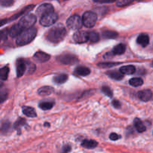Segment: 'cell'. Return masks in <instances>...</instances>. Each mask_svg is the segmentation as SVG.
Instances as JSON below:
<instances>
[{
  "label": "cell",
  "mask_w": 153,
  "mask_h": 153,
  "mask_svg": "<svg viewBox=\"0 0 153 153\" xmlns=\"http://www.w3.org/2000/svg\"><path fill=\"white\" fill-rule=\"evenodd\" d=\"M102 91L103 94H105L108 97H112V96H113V92H112L111 89L108 86H103L102 88Z\"/></svg>",
  "instance_id": "29"
},
{
  "label": "cell",
  "mask_w": 153,
  "mask_h": 153,
  "mask_svg": "<svg viewBox=\"0 0 153 153\" xmlns=\"http://www.w3.org/2000/svg\"><path fill=\"white\" fill-rule=\"evenodd\" d=\"M143 81L141 78H132L129 80V85L133 87H140L143 85Z\"/></svg>",
  "instance_id": "26"
},
{
  "label": "cell",
  "mask_w": 153,
  "mask_h": 153,
  "mask_svg": "<svg viewBox=\"0 0 153 153\" xmlns=\"http://www.w3.org/2000/svg\"><path fill=\"white\" fill-rule=\"evenodd\" d=\"M117 64H119V63H100L98 64V66L100 67H102V68H108V67H114Z\"/></svg>",
  "instance_id": "34"
},
{
  "label": "cell",
  "mask_w": 153,
  "mask_h": 153,
  "mask_svg": "<svg viewBox=\"0 0 153 153\" xmlns=\"http://www.w3.org/2000/svg\"><path fill=\"white\" fill-rule=\"evenodd\" d=\"M54 12V7L49 3H44L42 4L37 7V10H36V13L37 16H43L44 15L48 14V13H53Z\"/></svg>",
  "instance_id": "8"
},
{
  "label": "cell",
  "mask_w": 153,
  "mask_h": 153,
  "mask_svg": "<svg viewBox=\"0 0 153 153\" xmlns=\"http://www.w3.org/2000/svg\"><path fill=\"white\" fill-rule=\"evenodd\" d=\"M57 20H58V14L53 12V13H48L41 16L40 19V23L44 27H49L55 23Z\"/></svg>",
  "instance_id": "6"
},
{
  "label": "cell",
  "mask_w": 153,
  "mask_h": 153,
  "mask_svg": "<svg viewBox=\"0 0 153 153\" xmlns=\"http://www.w3.org/2000/svg\"><path fill=\"white\" fill-rule=\"evenodd\" d=\"M25 70H26V64L22 61L21 63L18 64L17 67H16V76L18 78L22 76L25 73Z\"/></svg>",
  "instance_id": "22"
},
{
  "label": "cell",
  "mask_w": 153,
  "mask_h": 153,
  "mask_svg": "<svg viewBox=\"0 0 153 153\" xmlns=\"http://www.w3.org/2000/svg\"><path fill=\"white\" fill-rule=\"evenodd\" d=\"M75 73L80 76H86L91 73V70L86 67L80 66V67H76L75 70Z\"/></svg>",
  "instance_id": "16"
},
{
  "label": "cell",
  "mask_w": 153,
  "mask_h": 153,
  "mask_svg": "<svg viewBox=\"0 0 153 153\" xmlns=\"http://www.w3.org/2000/svg\"><path fill=\"white\" fill-rule=\"evenodd\" d=\"M34 59L36 61L39 63H44L46 61H49V58H50V55L49 54L46 53V52H43L40 51V52H37L34 55Z\"/></svg>",
  "instance_id": "10"
},
{
  "label": "cell",
  "mask_w": 153,
  "mask_h": 153,
  "mask_svg": "<svg viewBox=\"0 0 153 153\" xmlns=\"http://www.w3.org/2000/svg\"><path fill=\"white\" fill-rule=\"evenodd\" d=\"M54 92L53 88L49 86H43L42 88H39L37 91V94L42 97H46V96L51 95Z\"/></svg>",
  "instance_id": "13"
},
{
  "label": "cell",
  "mask_w": 153,
  "mask_h": 153,
  "mask_svg": "<svg viewBox=\"0 0 153 153\" xmlns=\"http://www.w3.org/2000/svg\"><path fill=\"white\" fill-rule=\"evenodd\" d=\"M14 3L13 0H0V5L3 7H9Z\"/></svg>",
  "instance_id": "32"
},
{
  "label": "cell",
  "mask_w": 153,
  "mask_h": 153,
  "mask_svg": "<svg viewBox=\"0 0 153 153\" xmlns=\"http://www.w3.org/2000/svg\"><path fill=\"white\" fill-rule=\"evenodd\" d=\"M100 40V35L98 33L95 31H91L88 33V40L93 42V43H97Z\"/></svg>",
  "instance_id": "28"
},
{
  "label": "cell",
  "mask_w": 153,
  "mask_h": 153,
  "mask_svg": "<svg viewBox=\"0 0 153 153\" xmlns=\"http://www.w3.org/2000/svg\"><path fill=\"white\" fill-rule=\"evenodd\" d=\"M97 145L98 143L94 140H84L82 143V146L87 149H94L97 147Z\"/></svg>",
  "instance_id": "20"
},
{
  "label": "cell",
  "mask_w": 153,
  "mask_h": 153,
  "mask_svg": "<svg viewBox=\"0 0 153 153\" xmlns=\"http://www.w3.org/2000/svg\"><path fill=\"white\" fill-rule=\"evenodd\" d=\"M137 43L143 47H146L149 45V37L147 34H140L137 39Z\"/></svg>",
  "instance_id": "12"
},
{
  "label": "cell",
  "mask_w": 153,
  "mask_h": 153,
  "mask_svg": "<svg viewBox=\"0 0 153 153\" xmlns=\"http://www.w3.org/2000/svg\"><path fill=\"white\" fill-rule=\"evenodd\" d=\"M8 97L7 91H0V104L5 101Z\"/></svg>",
  "instance_id": "35"
},
{
  "label": "cell",
  "mask_w": 153,
  "mask_h": 153,
  "mask_svg": "<svg viewBox=\"0 0 153 153\" xmlns=\"http://www.w3.org/2000/svg\"><path fill=\"white\" fill-rule=\"evenodd\" d=\"M137 97L141 101L143 102H148L152 99V93L150 90L145 89L143 91H139L137 93Z\"/></svg>",
  "instance_id": "11"
},
{
  "label": "cell",
  "mask_w": 153,
  "mask_h": 153,
  "mask_svg": "<svg viewBox=\"0 0 153 153\" xmlns=\"http://www.w3.org/2000/svg\"><path fill=\"white\" fill-rule=\"evenodd\" d=\"M7 34H8V31H7V28H5V29L0 31V41L6 40Z\"/></svg>",
  "instance_id": "36"
},
{
  "label": "cell",
  "mask_w": 153,
  "mask_h": 153,
  "mask_svg": "<svg viewBox=\"0 0 153 153\" xmlns=\"http://www.w3.org/2000/svg\"><path fill=\"white\" fill-rule=\"evenodd\" d=\"M10 123L9 122H5L2 124L1 128H0V132L1 133H6L10 128Z\"/></svg>",
  "instance_id": "31"
},
{
  "label": "cell",
  "mask_w": 153,
  "mask_h": 153,
  "mask_svg": "<svg viewBox=\"0 0 153 153\" xmlns=\"http://www.w3.org/2000/svg\"><path fill=\"white\" fill-rule=\"evenodd\" d=\"M73 40L78 43H84L88 40V33L85 31H78L73 34Z\"/></svg>",
  "instance_id": "9"
},
{
  "label": "cell",
  "mask_w": 153,
  "mask_h": 153,
  "mask_svg": "<svg viewBox=\"0 0 153 153\" xmlns=\"http://www.w3.org/2000/svg\"><path fill=\"white\" fill-rule=\"evenodd\" d=\"M134 127H135L136 130H137L138 132H144L146 131V126L143 125V123H142V121L140 120L139 118H135L134 120Z\"/></svg>",
  "instance_id": "18"
},
{
  "label": "cell",
  "mask_w": 153,
  "mask_h": 153,
  "mask_svg": "<svg viewBox=\"0 0 153 153\" xmlns=\"http://www.w3.org/2000/svg\"><path fill=\"white\" fill-rule=\"evenodd\" d=\"M36 21H37V18L34 14L28 13V14H25V16H22L17 24L23 31L25 30L31 28L35 24Z\"/></svg>",
  "instance_id": "3"
},
{
  "label": "cell",
  "mask_w": 153,
  "mask_h": 153,
  "mask_svg": "<svg viewBox=\"0 0 153 153\" xmlns=\"http://www.w3.org/2000/svg\"><path fill=\"white\" fill-rule=\"evenodd\" d=\"M102 36L104 38L106 39H114L118 37V33L116 32V31L106 30V31L102 32Z\"/></svg>",
  "instance_id": "25"
},
{
  "label": "cell",
  "mask_w": 153,
  "mask_h": 153,
  "mask_svg": "<svg viewBox=\"0 0 153 153\" xmlns=\"http://www.w3.org/2000/svg\"><path fill=\"white\" fill-rule=\"evenodd\" d=\"M82 24L87 28H92L97 21V15L93 11H86L82 18Z\"/></svg>",
  "instance_id": "4"
},
{
  "label": "cell",
  "mask_w": 153,
  "mask_h": 153,
  "mask_svg": "<svg viewBox=\"0 0 153 153\" xmlns=\"http://www.w3.org/2000/svg\"><path fill=\"white\" fill-rule=\"evenodd\" d=\"M67 35V30L61 25H55L52 27L46 34V39L49 42L53 43H60Z\"/></svg>",
  "instance_id": "1"
},
{
  "label": "cell",
  "mask_w": 153,
  "mask_h": 153,
  "mask_svg": "<svg viewBox=\"0 0 153 153\" xmlns=\"http://www.w3.org/2000/svg\"><path fill=\"white\" fill-rule=\"evenodd\" d=\"M71 150V146L70 145H66L63 147V153H67Z\"/></svg>",
  "instance_id": "39"
},
{
  "label": "cell",
  "mask_w": 153,
  "mask_h": 153,
  "mask_svg": "<svg viewBox=\"0 0 153 153\" xmlns=\"http://www.w3.org/2000/svg\"><path fill=\"white\" fill-rule=\"evenodd\" d=\"M22 32V30L21 29L20 27L18 25V24H16L10 28L8 31V34L11 37H17Z\"/></svg>",
  "instance_id": "14"
},
{
  "label": "cell",
  "mask_w": 153,
  "mask_h": 153,
  "mask_svg": "<svg viewBox=\"0 0 153 153\" xmlns=\"http://www.w3.org/2000/svg\"><path fill=\"white\" fill-rule=\"evenodd\" d=\"M106 74L112 79L114 80H122L123 79V75L120 73V71H117V70H112V71L107 72Z\"/></svg>",
  "instance_id": "17"
},
{
  "label": "cell",
  "mask_w": 153,
  "mask_h": 153,
  "mask_svg": "<svg viewBox=\"0 0 153 153\" xmlns=\"http://www.w3.org/2000/svg\"><path fill=\"white\" fill-rule=\"evenodd\" d=\"M135 71H136L135 67L132 65L123 66V67H120V72L123 75L134 74V73H135Z\"/></svg>",
  "instance_id": "15"
},
{
  "label": "cell",
  "mask_w": 153,
  "mask_h": 153,
  "mask_svg": "<svg viewBox=\"0 0 153 153\" xmlns=\"http://www.w3.org/2000/svg\"><path fill=\"white\" fill-rule=\"evenodd\" d=\"M120 136L118 135L116 133H111L110 134V139L112 140H117L118 139H120Z\"/></svg>",
  "instance_id": "38"
},
{
  "label": "cell",
  "mask_w": 153,
  "mask_h": 153,
  "mask_svg": "<svg viewBox=\"0 0 153 153\" xmlns=\"http://www.w3.org/2000/svg\"><path fill=\"white\" fill-rule=\"evenodd\" d=\"M55 102H49V101H43L39 104V107L43 111L50 110L53 108Z\"/></svg>",
  "instance_id": "24"
},
{
  "label": "cell",
  "mask_w": 153,
  "mask_h": 153,
  "mask_svg": "<svg viewBox=\"0 0 153 153\" xmlns=\"http://www.w3.org/2000/svg\"><path fill=\"white\" fill-rule=\"evenodd\" d=\"M112 105H113V106L114 108H120L121 107V103L120 102L118 101V100H113V102H112Z\"/></svg>",
  "instance_id": "37"
},
{
  "label": "cell",
  "mask_w": 153,
  "mask_h": 153,
  "mask_svg": "<svg viewBox=\"0 0 153 153\" xmlns=\"http://www.w3.org/2000/svg\"><path fill=\"white\" fill-rule=\"evenodd\" d=\"M67 25L68 28L73 30H79L82 27V18L79 15H73L67 20Z\"/></svg>",
  "instance_id": "5"
},
{
  "label": "cell",
  "mask_w": 153,
  "mask_h": 153,
  "mask_svg": "<svg viewBox=\"0 0 153 153\" xmlns=\"http://www.w3.org/2000/svg\"><path fill=\"white\" fill-rule=\"evenodd\" d=\"M125 51L126 45L123 44V43H120V44L114 46V48L112 50L111 54H114V55H122L125 52Z\"/></svg>",
  "instance_id": "21"
},
{
  "label": "cell",
  "mask_w": 153,
  "mask_h": 153,
  "mask_svg": "<svg viewBox=\"0 0 153 153\" xmlns=\"http://www.w3.org/2000/svg\"><path fill=\"white\" fill-rule=\"evenodd\" d=\"M133 2V1H128V0H121V1H117V5L118 7H124V6H126L128 4H131Z\"/></svg>",
  "instance_id": "33"
},
{
  "label": "cell",
  "mask_w": 153,
  "mask_h": 153,
  "mask_svg": "<svg viewBox=\"0 0 153 153\" xmlns=\"http://www.w3.org/2000/svg\"><path fill=\"white\" fill-rule=\"evenodd\" d=\"M25 123V119H23V118H19V119L17 120V121L14 123V128H16V129H19V128H20L21 126H22Z\"/></svg>",
  "instance_id": "30"
},
{
  "label": "cell",
  "mask_w": 153,
  "mask_h": 153,
  "mask_svg": "<svg viewBox=\"0 0 153 153\" xmlns=\"http://www.w3.org/2000/svg\"><path fill=\"white\" fill-rule=\"evenodd\" d=\"M22 112H23V114L25 116L28 117L34 118L37 117L35 110L31 107H26V106H25V107L22 108Z\"/></svg>",
  "instance_id": "19"
},
{
  "label": "cell",
  "mask_w": 153,
  "mask_h": 153,
  "mask_svg": "<svg viewBox=\"0 0 153 153\" xmlns=\"http://www.w3.org/2000/svg\"><path fill=\"white\" fill-rule=\"evenodd\" d=\"M37 35V28L31 27L22 31L16 39V43L18 46H25L31 43Z\"/></svg>",
  "instance_id": "2"
},
{
  "label": "cell",
  "mask_w": 153,
  "mask_h": 153,
  "mask_svg": "<svg viewBox=\"0 0 153 153\" xmlns=\"http://www.w3.org/2000/svg\"><path fill=\"white\" fill-rule=\"evenodd\" d=\"M7 21H8L7 19H1V20H0V27H1L2 25H4V24L7 22Z\"/></svg>",
  "instance_id": "40"
},
{
  "label": "cell",
  "mask_w": 153,
  "mask_h": 153,
  "mask_svg": "<svg viewBox=\"0 0 153 153\" xmlns=\"http://www.w3.org/2000/svg\"><path fill=\"white\" fill-rule=\"evenodd\" d=\"M57 59L61 64H66V65H73V64H75L76 63H77L79 61H78V58H76V56L69 53L62 54V55H59L57 58Z\"/></svg>",
  "instance_id": "7"
},
{
  "label": "cell",
  "mask_w": 153,
  "mask_h": 153,
  "mask_svg": "<svg viewBox=\"0 0 153 153\" xmlns=\"http://www.w3.org/2000/svg\"><path fill=\"white\" fill-rule=\"evenodd\" d=\"M67 79H68V76H67V74H60L55 76L53 81L54 82H55L56 84L61 85V84L65 83L67 81Z\"/></svg>",
  "instance_id": "23"
},
{
  "label": "cell",
  "mask_w": 153,
  "mask_h": 153,
  "mask_svg": "<svg viewBox=\"0 0 153 153\" xmlns=\"http://www.w3.org/2000/svg\"><path fill=\"white\" fill-rule=\"evenodd\" d=\"M9 74V68L8 67H4L0 69V79L1 81L7 80Z\"/></svg>",
  "instance_id": "27"
},
{
  "label": "cell",
  "mask_w": 153,
  "mask_h": 153,
  "mask_svg": "<svg viewBox=\"0 0 153 153\" xmlns=\"http://www.w3.org/2000/svg\"><path fill=\"white\" fill-rule=\"evenodd\" d=\"M2 86H3V82H2V81L0 79V88H1Z\"/></svg>",
  "instance_id": "41"
}]
</instances>
